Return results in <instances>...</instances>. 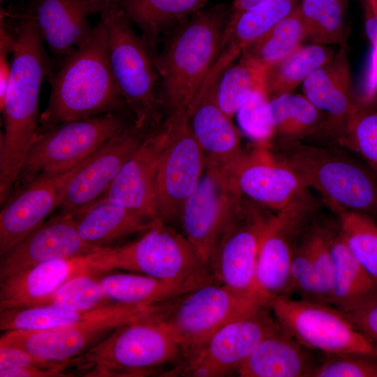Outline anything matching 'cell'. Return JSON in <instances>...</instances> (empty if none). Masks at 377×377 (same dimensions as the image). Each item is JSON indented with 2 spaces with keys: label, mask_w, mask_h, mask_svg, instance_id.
I'll return each mask as SVG.
<instances>
[{
  "label": "cell",
  "mask_w": 377,
  "mask_h": 377,
  "mask_svg": "<svg viewBox=\"0 0 377 377\" xmlns=\"http://www.w3.org/2000/svg\"><path fill=\"white\" fill-rule=\"evenodd\" d=\"M16 43L4 96L0 100L4 131L0 142V202L16 184L40 128L41 84L52 68L33 20L27 15L15 29Z\"/></svg>",
  "instance_id": "cell-1"
},
{
  "label": "cell",
  "mask_w": 377,
  "mask_h": 377,
  "mask_svg": "<svg viewBox=\"0 0 377 377\" xmlns=\"http://www.w3.org/2000/svg\"><path fill=\"white\" fill-rule=\"evenodd\" d=\"M47 77L51 93L39 129L117 112L126 103L111 69L107 31L101 20L90 38L60 60L58 69L51 68Z\"/></svg>",
  "instance_id": "cell-2"
},
{
  "label": "cell",
  "mask_w": 377,
  "mask_h": 377,
  "mask_svg": "<svg viewBox=\"0 0 377 377\" xmlns=\"http://www.w3.org/2000/svg\"><path fill=\"white\" fill-rule=\"evenodd\" d=\"M229 12L219 5L196 13L168 34L154 56L168 116L186 113L219 52Z\"/></svg>",
  "instance_id": "cell-3"
},
{
  "label": "cell",
  "mask_w": 377,
  "mask_h": 377,
  "mask_svg": "<svg viewBox=\"0 0 377 377\" xmlns=\"http://www.w3.org/2000/svg\"><path fill=\"white\" fill-rule=\"evenodd\" d=\"M276 154L337 212L377 215V175L345 152L297 141L279 144Z\"/></svg>",
  "instance_id": "cell-4"
},
{
  "label": "cell",
  "mask_w": 377,
  "mask_h": 377,
  "mask_svg": "<svg viewBox=\"0 0 377 377\" xmlns=\"http://www.w3.org/2000/svg\"><path fill=\"white\" fill-rule=\"evenodd\" d=\"M108 35L111 69L120 94L140 128H156L161 105L154 54L117 0H104L99 13Z\"/></svg>",
  "instance_id": "cell-5"
},
{
  "label": "cell",
  "mask_w": 377,
  "mask_h": 377,
  "mask_svg": "<svg viewBox=\"0 0 377 377\" xmlns=\"http://www.w3.org/2000/svg\"><path fill=\"white\" fill-rule=\"evenodd\" d=\"M160 314L119 326L69 365L85 376H142L177 360L180 348Z\"/></svg>",
  "instance_id": "cell-6"
},
{
  "label": "cell",
  "mask_w": 377,
  "mask_h": 377,
  "mask_svg": "<svg viewBox=\"0 0 377 377\" xmlns=\"http://www.w3.org/2000/svg\"><path fill=\"white\" fill-rule=\"evenodd\" d=\"M263 306L268 304L259 297L211 282L168 302L159 317L183 359L226 323Z\"/></svg>",
  "instance_id": "cell-7"
},
{
  "label": "cell",
  "mask_w": 377,
  "mask_h": 377,
  "mask_svg": "<svg viewBox=\"0 0 377 377\" xmlns=\"http://www.w3.org/2000/svg\"><path fill=\"white\" fill-rule=\"evenodd\" d=\"M114 251L115 269L148 275L187 293L215 282L184 235L163 221Z\"/></svg>",
  "instance_id": "cell-8"
},
{
  "label": "cell",
  "mask_w": 377,
  "mask_h": 377,
  "mask_svg": "<svg viewBox=\"0 0 377 377\" xmlns=\"http://www.w3.org/2000/svg\"><path fill=\"white\" fill-rule=\"evenodd\" d=\"M128 126L112 112L39 129L17 183L70 170Z\"/></svg>",
  "instance_id": "cell-9"
},
{
  "label": "cell",
  "mask_w": 377,
  "mask_h": 377,
  "mask_svg": "<svg viewBox=\"0 0 377 377\" xmlns=\"http://www.w3.org/2000/svg\"><path fill=\"white\" fill-rule=\"evenodd\" d=\"M269 308L279 325L306 347L324 355L361 354L377 357V348L334 306L319 301L270 300Z\"/></svg>",
  "instance_id": "cell-10"
},
{
  "label": "cell",
  "mask_w": 377,
  "mask_h": 377,
  "mask_svg": "<svg viewBox=\"0 0 377 377\" xmlns=\"http://www.w3.org/2000/svg\"><path fill=\"white\" fill-rule=\"evenodd\" d=\"M262 208L244 197L219 235L207 268L215 282L267 303L256 286L260 242L271 216Z\"/></svg>",
  "instance_id": "cell-11"
},
{
  "label": "cell",
  "mask_w": 377,
  "mask_h": 377,
  "mask_svg": "<svg viewBox=\"0 0 377 377\" xmlns=\"http://www.w3.org/2000/svg\"><path fill=\"white\" fill-rule=\"evenodd\" d=\"M277 326L269 308L260 306L222 326L162 376L219 377L237 373L260 342Z\"/></svg>",
  "instance_id": "cell-12"
},
{
  "label": "cell",
  "mask_w": 377,
  "mask_h": 377,
  "mask_svg": "<svg viewBox=\"0 0 377 377\" xmlns=\"http://www.w3.org/2000/svg\"><path fill=\"white\" fill-rule=\"evenodd\" d=\"M315 211L309 193L272 214L264 230L256 266V286L268 303L272 298L290 297L293 291L291 265L298 240Z\"/></svg>",
  "instance_id": "cell-13"
},
{
  "label": "cell",
  "mask_w": 377,
  "mask_h": 377,
  "mask_svg": "<svg viewBox=\"0 0 377 377\" xmlns=\"http://www.w3.org/2000/svg\"><path fill=\"white\" fill-rule=\"evenodd\" d=\"M244 196L228 169L206 167L178 220L182 233L207 267L214 247Z\"/></svg>",
  "instance_id": "cell-14"
},
{
  "label": "cell",
  "mask_w": 377,
  "mask_h": 377,
  "mask_svg": "<svg viewBox=\"0 0 377 377\" xmlns=\"http://www.w3.org/2000/svg\"><path fill=\"white\" fill-rule=\"evenodd\" d=\"M161 305H129L115 314L73 325L42 331L11 330L0 343L21 348L53 362H68L86 353L119 326L158 314Z\"/></svg>",
  "instance_id": "cell-15"
},
{
  "label": "cell",
  "mask_w": 377,
  "mask_h": 377,
  "mask_svg": "<svg viewBox=\"0 0 377 377\" xmlns=\"http://www.w3.org/2000/svg\"><path fill=\"white\" fill-rule=\"evenodd\" d=\"M169 135L159 163L157 209L161 221L178 220L181 209L206 168L203 150L195 138L186 113L168 117Z\"/></svg>",
  "instance_id": "cell-16"
},
{
  "label": "cell",
  "mask_w": 377,
  "mask_h": 377,
  "mask_svg": "<svg viewBox=\"0 0 377 377\" xmlns=\"http://www.w3.org/2000/svg\"><path fill=\"white\" fill-rule=\"evenodd\" d=\"M114 269V247L45 262L1 281L0 311L34 306L75 276Z\"/></svg>",
  "instance_id": "cell-17"
},
{
  "label": "cell",
  "mask_w": 377,
  "mask_h": 377,
  "mask_svg": "<svg viewBox=\"0 0 377 377\" xmlns=\"http://www.w3.org/2000/svg\"><path fill=\"white\" fill-rule=\"evenodd\" d=\"M134 123L81 161L69 178L59 207L75 216L97 202L147 135Z\"/></svg>",
  "instance_id": "cell-18"
},
{
  "label": "cell",
  "mask_w": 377,
  "mask_h": 377,
  "mask_svg": "<svg viewBox=\"0 0 377 377\" xmlns=\"http://www.w3.org/2000/svg\"><path fill=\"white\" fill-rule=\"evenodd\" d=\"M270 147L244 151L229 168L242 195L263 208L279 212L308 192L300 175Z\"/></svg>",
  "instance_id": "cell-19"
},
{
  "label": "cell",
  "mask_w": 377,
  "mask_h": 377,
  "mask_svg": "<svg viewBox=\"0 0 377 377\" xmlns=\"http://www.w3.org/2000/svg\"><path fill=\"white\" fill-rule=\"evenodd\" d=\"M78 164L61 173L36 177L9 196L0 214V256L60 207L66 184Z\"/></svg>",
  "instance_id": "cell-20"
},
{
  "label": "cell",
  "mask_w": 377,
  "mask_h": 377,
  "mask_svg": "<svg viewBox=\"0 0 377 377\" xmlns=\"http://www.w3.org/2000/svg\"><path fill=\"white\" fill-rule=\"evenodd\" d=\"M167 120L147 135L100 198L157 220L156 183L159 163L167 145ZM160 220V219H159Z\"/></svg>",
  "instance_id": "cell-21"
},
{
  "label": "cell",
  "mask_w": 377,
  "mask_h": 377,
  "mask_svg": "<svg viewBox=\"0 0 377 377\" xmlns=\"http://www.w3.org/2000/svg\"><path fill=\"white\" fill-rule=\"evenodd\" d=\"M106 248L92 246L81 238L74 216L59 213L1 256L0 281L47 261L85 255Z\"/></svg>",
  "instance_id": "cell-22"
},
{
  "label": "cell",
  "mask_w": 377,
  "mask_h": 377,
  "mask_svg": "<svg viewBox=\"0 0 377 377\" xmlns=\"http://www.w3.org/2000/svg\"><path fill=\"white\" fill-rule=\"evenodd\" d=\"M219 79L206 77L187 112L191 131L204 151L206 167L229 169L242 155L239 135L217 101Z\"/></svg>",
  "instance_id": "cell-23"
},
{
  "label": "cell",
  "mask_w": 377,
  "mask_h": 377,
  "mask_svg": "<svg viewBox=\"0 0 377 377\" xmlns=\"http://www.w3.org/2000/svg\"><path fill=\"white\" fill-rule=\"evenodd\" d=\"M104 0H34L27 15L44 44L61 60L91 36L89 17L99 13Z\"/></svg>",
  "instance_id": "cell-24"
},
{
  "label": "cell",
  "mask_w": 377,
  "mask_h": 377,
  "mask_svg": "<svg viewBox=\"0 0 377 377\" xmlns=\"http://www.w3.org/2000/svg\"><path fill=\"white\" fill-rule=\"evenodd\" d=\"M302 84L304 95L327 116V131L339 142L357 108L346 43L339 45L332 59L313 71Z\"/></svg>",
  "instance_id": "cell-25"
},
{
  "label": "cell",
  "mask_w": 377,
  "mask_h": 377,
  "mask_svg": "<svg viewBox=\"0 0 377 377\" xmlns=\"http://www.w3.org/2000/svg\"><path fill=\"white\" fill-rule=\"evenodd\" d=\"M310 349L278 326L268 334L242 364V377H310L320 362Z\"/></svg>",
  "instance_id": "cell-26"
},
{
  "label": "cell",
  "mask_w": 377,
  "mask_h": 377,
  "mask_svg": "<svg viewBox=\"0 0 377 377\" xmlns=\"http://www.w3.org/2000/svg\"><path fill=\"white\" fill-rule=\"evenodd\" d=\"M77 230L87 243L99 248H113L114 244L154 226V220L105 200L97 202L74 216Z\"/></svg>",
  "instance_id": "cell-27"
},
{
  "label": "cell",
  "mask_w": 377,
  "mask_h": 377,
  "mask_svg": "<svg viewBox=\"0 0 377 377\" xmlns=\"http://www.w3.org/2000/svg\"><path fill=\"white\" fill-rule=\"evenodd\" d=\"M126 17L156 54L163 36L191 15L200 11L208 0H117Z\"/></svg>",
  "instance_id": "cell-28"
},
{
  "label": "cell",
  "mask_w": 377,
  "mask_h": 377,
  "mask_svg": "<svg viewBox=\"0 0 377 377\" xmlns=\"http://www.w3.org/2000/svg\"><path fill=\"white\" fill-rule=\"evenodd\" d=\"M297 0H264L243 13L212 68L223 73L249 45L287 16Z\"/></svg>",
  "instance_id": "cell-29"
},
{
  "label": "cell",
  "mask_w": 377,
  "mask_h": 377,
  "mask_svg": "<svg viewBox=\"0 0 377 377\" xmlns=\"http://www.w3.org/2000/svg\"><path fill=\"white\" fill-rule=\"evenodd\" d=\"M269 112L274 137L279 144L300 141L323 130L328 118L304 94L292 92L269 98Z\"/></svg>",
  "instance_id": "cell-30"
},
{
  "label": "cell",
  "mask_w": 377,
  "mask_h": 377,
  "mask_svg": "<svg viewBox=\"0 0 377 377\" xmlns=\"http://www.w3.org/2000/svg\"><path fill=\"white\" fill-rule=\"evenodd\" d=\"M129 304L112 303L99 308L77 311L53 306H35L0 311L2 331H42L73 325L109 316L125 309Z\"/></svg>",
  "instance_id": "cell-31"
},
{
  "label": "cell",
  "mask_w": 377,
  "mask_h": 377,
  "mask_svg": "<svg viewBox=\"0 0 377 377\" xmlns=\"http://www.w3.org/2000/svg\"><path fill=\"white\" fill-rule=\"evenodd\" d=\"M333 282L329 304L346 311L370 293L377 290V281L371 276L355 258L340 229L331 239Z\"/></svg>",
  "instance_id": "cell-32"
},
{
  "label": "cell",
  "mask_w": 377,
  "mask_h": 377,
  "mask_svg": "<svg viewBox=\"0 0 377 377\" xmlns=\"http://www.w3.org/2000/svg\"><path fill=\"white\" fill-rule=\"evenodd\" d=\"M115 270V269H114ZM106 272L99 282L106 297L114 303L150 306L171 301L184 290L156 278L133 272Z\"/></svg>",
  "instance_id": "cell-33"
},
{
  "label": "cell",
  "mask_w": 377,
  "mask_h": 377,
  "mask_svg": "<svg viewBox=\"0 0 377 377\" xmlns=\"http://www.w3.org/2000/svg\"><path fill=\"white\" fill-rule=\"evenodd\" d=\"M334 55L333 50L325 45H300L267 69L265 87L269 98L292 92L313 71L331 60Z\"/></svg>",
  "instance_id": "cell-34"
},
{
  "label": "cell",
  "mask_w": 377,
  "mask_h": 377,
  "mask_svg": "<svg viewBox=\"0 0 377 377\" xmlns=\"http://www.w3.org/2000/svg\"><path fill=\"white\" fill-rule=\"evenodd\" d=\"M304 40L305 29L299 5H297L287 16L245 47L240 57L257 62L268 69Z\"/></svg>",
  "instance_id": "cell-35"
},
{
  "label": "cell",
  "mask_w": 377,
  "mask_h": 377,
  "mask_svg": "<svg viewBox=\"0 0 377 377\" xmlns=\"http://www.w3.org/2000/svg\"><path fill=\"white\" fill-rule=\"evenodd\" d=\"M346 0H302L299 5L306 40L320 45L346 43Z\"/></svg>",
  "instance_id": "cell-36"
},
{
  "label": "cell",
  "mask_w": 377,
  "mask_h": 377,
  "mask_svg": "<svg viewBox=\"0 0 377 377\" xmlns=\"http://www.w3.org/2000/svg\"><path fill=\"white\" fill-rule=\"evenodd\" d=\"M267 68L251 59L240 57L222 73L217 87V101L230 117L256 89L265 85Z\"/></svg>",
  "instance_id": "cell-37"
},
{
  "label": "cell",
  "mask_w": 377,
  "mask_h": 377,
  "mask_svg": "<svg viewBox=\"0 0 377 377\" xmlns=\"http://www.w3.org/2000/svg\"><path fill=\"white\" fill-rule=\"evenodd\" d=\"M339 229L348 247L367 272L377 281V225L371 216L340 210Z\"/></svg>",
  "instance_id": "cell-38"
},
{
  "label": "cell",
  "mask_w": 377,
  "mask_h": 377,
  "mask_svg": "<svg viewBox=\"0 0 377 377\" xmlns=\"http://www.w3.org/2000/svg\"><path fill=\"white\" fill-rule=\"evenodd\" d=\"M100 276L94 274L75 276L35 306H53L70 310L86 311L114 303L105 295L99 282Z\"/></svg>",
  "instance_id": "cell-39"
},
{
  "label": "cell",
  "mask_w": 377,
  "mask_h": 377,
  "mask_svg": "<svg viewBox=\"0 0 377 377\" xmlns=\"http://www.w3.org/2000/svg\"><path fill=\"white\" fill-rule=\"evenodd\" d=\"M339 143L357 154L377 175V110L357 106Z\"/></svg>",
  "instance_id": "cell-40"
},
{
  "label": "cell",
  "mask_w": 377,
  "mask_h": 377,
  "mask_svg": "<svg viewBox=\"0 0 377 377\" xmlns=\"http://www.w3.org/2000/svg\"><path fill=\"white\" fill-rule=\"evenodd\" d=\"M265 85L253 91L236 112L242 131L256 145L270 147L274 137Z\"/></svg>",
  "instance_id": "cell-41"
},
{
  "label": "cell",
  "mask_w": 377,
  "mask_h": 377,
  "mask_svg": "<svg viewBox=\"0 0 377 377\" xmlns=\"http://www.w3.org/2000/svg\"><path fill=\"white\" fill-rule=\"evenodd\" d=\"M334 230L311 224L304 234L312 258L320 301L329 304L333 282L331 239Z\"/></svg>",
  "instance_id": "cell-42"
},
{
  "label": "cell",
  "mask_w": 377,
  "mask_h": 377,
  "mask_svg": "<svg viewBox=\"0 0 377 377\" xmlns=\"http://www.w3.org/2000/svg\"><path fill=\"white\" fill-rule=\"evenodd\" d=\"M310 377H377V357L353 353L325 355Z\"/></svg>",
  "instance_id": "cell-43"
},
{
  "label": "cell",
  "mask_w": 377,
  "mask_h": 377,
  "mask_svg": "<svg viewBox=\"0 0 377 377\" xmlns=\"http://www.w3.org/2000/svg\"><path fill=\"white\" fill-rule=\"evenodd\" d=\"M304 232L297 244L291 265L293 291L297 293L302 299L321 302L315 269Z\"/></svg>",
  "instance_id": "cell-44"
},
{
  "label": "cell",
  "mask_w": 377,
  "mask_h": 377,
  "mask_svg": "<svg viewBox=\"0 0 377 377\" xmlns=\"http://www.w3.org/2000/svg\"><path fill=\"white\" fill-rule=\"evenodd\" d=\"M341 312L377 348V290Z\"/></svg>",
  "instance_id": "cell-45"
},
{
  "label": "cell",
  "mask_w": 377,
  "mask_h": 377,
  "mask_svg": "<svg viewBox=\"0 0 377 377\" xmlns=\"http://www.w3.org/2000/svg\"><path fill=\"white\" fill-rule=\"evenodd\" d=\"M64 363L66 362L46 361L21 348L0 343V369L27 367H53Z\"/></svg>",
  "instance_id": "cell-46"
},
{
  "label": "cell",
  "mask_w": 377,
  "mask_h": 377,
  "mask_svg": "<svg viewBox=\"0 0 377 377\" xmlns=\"http://www.w3.org/2000/svg\"><path fill=\"white\" fill-rule=\"evenodd\" d=\"M16 43V34L6 27L1 20L0 28V100L3 98L9 77L13 54Z\"/></svg>",
  "instance_id": "cell-47"
},
{
  "label": "cell",
  "mask_w": 377,
  "mask_h": 377,
  "mask_svg": "<svg viewBox=\"0 0 377 377\" xmlns=\"http://www.w3.org/2000/svg\"><path fill=\"white\" fill-rule=\"evenodd\" d=\"M68 362L53 367H27L0 369V377H66Z\"/></svg>",
  "instance_id": "cell-48"
},
{
  "label": "cell",
  "mask_w": 377,
  "mask_h": 377,
  "mask_svg": "<svg viewBox=\"0 0 377 377\" xmlns=\"http://www.w3.org/2000/svg\"><path fill=\"white\" fill-rule=\"evenodd\" d=\"M264 0H234L230 9L226 26L223 34L219 52L225 47L232 30L239 16L246 10Z\"/></svg>",
  "instance_id": "cell-49"
},
{
  "label": "cell",
  "mask_w": 377,
  "mask_h": 377,
  "mask_svg": "<svg viewBox=\"0 0 377 377\" xmlns=\"http://www.w3.org/2000/svg\"><path fill=\"white\" fill-rule=\"evenodd\" d=\"M364 30L372 45L377 50V0H362Z\"/></svg>",
  "instance_id": "cell-50"
},
{
  "label": "cell",
  "mask_w": 377,
  "mask_h": 377,
  "mask_svg": "<svg viewBox=\"0 0 377 377\" xmlns=\"http://www.w3.org/2000/svg\"><path fill=\"white\" fill-rule=\"evenodd\" d=\"M1 1H4V0H1Z\"/></svg>",
  "instance_id": "cell-51"
}]
</instances>
